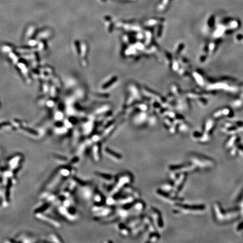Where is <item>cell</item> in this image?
Instances as JSON below:
<instances>
[{"label":"cell","mask_w":243,"mask_h":243,"mask_svg":"<svg viewBox=\"0 0 243 243\" xmlns=\"http://www.w3.org/2000/svg\"><path fill=\"white\" fill-rule=\"evenodd\" d=\"M117 184L111 191L112 195H115L118 193L121 189L125 187L126 185L131 183L132 181V177L130 173L123 174L117 178Z\"/></svg>","instance_id":"6da1fadb"},{"label":"cell","mask_w":243,"mask_h":243,"mask_svg":"<svg viewBox=\"0 0 243 243\" xmlns=\"http://www.w3.org/2000/svg\"><path fill=\"white\" fill-rule=\"evenodd\" d=\"M105 152L108 156L112 158L114 160L120 161L122 159V156L121 155L119 154L118 153L114 151L113 150H111L110 149L108 148V147L105 148Z\"/></svg>","instance_id":"7a4b0ae2"},{"label":"cell","mask_w":243,"mask_h":243,"mask_svg":"<svg viewBox=\"0 0 243 243\" xmlns=\"http://www.w3.org/2000/svg\"><path fill=\"white\" fill-rule=\"evenodd\" d=\"M153 215L155 216V220L156 221V224L158 225L159 229H162L163 227V219L161 218V216L160 213L156 209L153 208Z\"/></svg>","instance_id":"3957f363"},{"label":"cell","mask_w":243,"mask_h":243,"mask_svg":"<svg viewBox=\"0 0 243 243\" xmlns=\"http://www.w3.org/2000/svg\"><path fill=\"white\" fill-rule=\"evenodd\" d=\"M95 174H96L98 177L101 178V179L106 182H111L114 180V177L112 175H109V174L104 173L101 172H96Z\"/></svg>","instance_id":"277c9868"},{"label":"cell","mask_w":243,"mask_h":243,"mask_svg":"<svg viewBox=\"0 0 243 243\" xmlns=\"http://www.w3.org/2000/svg\"><path fill=\"white\" fill-rule=\"evenodd\" d=\"M100 147L99 143H96L92 147V155L93 156V159L95 160L98 161L100 160Z\"/></svg>","instance_id":"5b68a950"},{"label":"cell","mask_w":243,"mask_h":243,"mask_svg":"<svg viewBox=\"0 0 243 243\" xmlns=\"http://www.w3.org/2000/svg\"><path fill=\"white\" fill-rule=\"evenodd\" d=\"M184 180H185V175H182L181 176V177L176 180L175 185L173 187V189L175 190V192H177V191H179L180 190H181V186H182L183 183H184Z\"/></svg>","instance_id":"8992f818"},{"label":"cell","mask_w":243,"mask_h":243,"mask_svg":"<svg viewBox=\"0 0 243 243\" xmlns=\"http://www.w3.org/2000/svg\"><path fill=\"white\" fill-rule=\"evenodd\" d=\"M132 208L136 212H141L145 209V204L142 201H136L133 204Z\"/></svg>","instance_id":"52a82bcc"},{"label":"cell","mask_w":243,"mask_h":243,"mask_svg":"<svg viewBox=\"0 0 243 243\" xmlns=\"http://www.w3.org/2000/svg\"><path fill=\"white\" fill-rule=\"evenodd\" d=\"M93 200H94L95 203H96V205H100L101 206V203H102V201H103V197L100 193H95L94 194H93Z\"/></svg>","instance_id":"ba28073f"},{"label":"cell","mask_w":243,"mask_h":243,"mask_svg":"<svg viewBox=\"0 0 243 243\" xmlns=\"http://www.w3.org/2000/svg\"><path fill=\"white\" fill-rule=\"evenodd\" d=\"M93 195V192L91 189L89 188L88 187H86V189H84L83 191V197H84V199H91V197Z\"/></svg>","instance_id":"9c48e42d"}]
</instances>
